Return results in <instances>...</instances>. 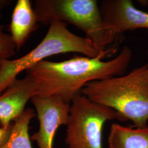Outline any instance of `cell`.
<instances>
[{"instance_id": "6da1fadb", "label": "cell", "mask_w": 148, "mask_h": 148, "mask_svg": "<svg viewBox=\"0 0 148 148\" xmlns=\"http://www.w3.org/2000/svg\"><path fill=\"white\" fill-rule=\"evenodd\" d=\"M132 58V49L125 46L110 60L82 56L59 62L45 60L27 70V75L36 85L37 95H57L71 103L90 82L123 75Z\"/></svg>"}, {"instance_id": "7a4b0ae2", "label": "cell", "mask_w": 148, "mask_h": 148, "mask_svg": "<svg viewBox=\"0 0 148 148\" xmlns=\"http://www.w3.org/2000/svg\"><path fill=\"white\" fill-rule=\"evenodd\" d=\"M81 93L115 110L121 121L130 120L136 128L148 126V64L127 75L90 82Z\"/></svg>"}, {"instance_id": "3957f363", "label": "cell", "mask_w": 148, "mask_h": 148, "mask_svg": "<svg viewBox=\"0 0 148 148\" xmlns=\"http://www.w3.org/2000/svg\"><path fill=\"white\" fill-rule=\"evenodd\" d=\"M114 50L103 51L87 37L74 34L62 21L49 25L45 36L37 46L19 58L0 60V95L16 79V76L47 57L66 53H77L90 58H105Z\"/></svg>"}, {"instance_id": "277c9868", "label": "cell", "mask_w": 148, "mask_h": 148, "mask_svg": "<svg viewBox=\"0 0 148 148\" xmlns=\"http://www.w3.org/2000/svg\"><path fill=\"white\" fill-rule=\"evenodd\" d=\"M33 8L38 23L49 25L54 21L69 23L84 32L103 51L117 36L104 21L96 0H35Z\"/></svg>"}, {"instance_id": "5b68a950", "label": "cell", "mask_w": 148, "mask_h": 148, "mask_svg": "<svg viewBox=\"0 0 148 148\" xmlns=\"http://www.w3.org/2000/svg\"><path fill=\"white\" fill-rule=\"evenodd\" d=\"M117 119L115 110L79 93L70 103L65 142L68 148H103V131Z\"/></svg>"}, {"instance_id": "8992f818", "label": "cell", "mask_w": 148, "mask_h": 148, "mask_svg": "<svg viewBox=\"0 0 148 148\" xmlns=\"http://www.w3.org/2000/svg\"><path fill=\"white\" fill-rule=\"evenodd\" d=\"M31 100L39 122L38 130L31 139L36 142L38 148H53L59 127L68 123L70 103L57 95H35Z\"/></svg>"}, {"instance_id": "52a82bcc", "label": "cell", "mask_w": 148, "mask_h": 148, "mask_svg": "<svg viewBox=\"0 0 148 148\" xmlns=\"http://www.w3.org/2000/svg\"><path fill=\"white\" fill-rule=\"evenodd\" d=\"M99 8L106 24L115 34L148 29V13L138 10L130 0H103Z\"/></svg>"}, {"instance_id": "ba28073f", "label": "cell", "mask_w": 148, "mask_h": 148, "mask_svg": "<svg viewBox=\"0 0 148 148\" xmlns=\"http://www.w3.org/2000/svg\"><path fill=\"white\" fill-rule=\"evenodd\" d=\"M37 95L36 85L29 75L14 81L0 95V126L8 127L25 111L28 101Z\"/></svg>"}, {"instance_id": "9c48e42d", "label": "cell", "mask_w": 148, "mask_h": 148, "mask_svg": "<svg viewBox=\"0 0 148 148\" xmlns=\"http://www.w3.org/2000/svg\"><path fill=\"white\" fill-rule=\"evenodd\" d=\"M37 16L30 0H18L14 7L10 24L11 36L16 49L26 42L38 27Z\"/></svg>"}, {"instance_id": "30bf717a", "label": "cell", "mask_w": 148, "mask_h": 148, "mask_svg": "<svg viewBox=\"0 0 148 148\" xmlns=\"http://www.w3.org/2000/svg\"><path fill=\"white\" fill-rule=\"evenodd\" d=\"M108 145L109 148H148V126L134 128L113 123Z\"/></svg>"}, {"instance_id": "8fae6325", "label": "cell", "mask_w": 148, "mask_h": 148, "mask_svg": "<svg viewBox=\"0 0 148 148\" xmlns=\"http://www.w3.org/2000/svg\"><path fill=\"white\" fill-rule=\"evenodd\" d=\"M35 116L34 109H26L13 122L11 135L2 148H32L29 130L31 121Z\"/></svg>"}, {"instance_id": "7c38bea8", "label": "cell", "mask_w": 148, "mask_h": 148, "mask_svg": "<svg viewBox=\"0 0 148 148\" xmlns=\"http://www.w3.org/2000/svg\"><path fill=\"white\" fill-rule=\"evenodd\" d=\"M16 49L11 35L4 32V26L0 24V60L13 57L16 54Z\"/></svg>"}, {"instance_id": "4fadbf2b", "label": "cell", "mask_w": 148, "mask_h": 148, "mask_svg": "<svg viewBox=\"0 0 148 148\" xmlns=\"http://www.w3.org/2000/svg\"><path fill=\"white\" fill-rule=\"evenodd\" d=\"M13 122L8 127H0V148H2L7 142L11 135Z\"/></svg>"}, {"instance_id": "5bb4252c", "label": "cell", "mask_w": 148, "mask_h": 148, "mask_svg": "<svg viewBox=\"0 0 148 148\" xmlns=\"http://www.w3.org/2000/svg\"><path fill=\"white\" fill-rule=\"evenodd\" d=\"M12 2V1L10 0H0V19L2 16V11H3L6 7L11 4Z\"/></svg>"}, {"instance_id": "9a60e30c", "label": "cell", "mask_w": 148, "mask_h": 148, "mask_svg": "<svg viewBox=\"0 0 148 148\" xmlns=\"http://www.w3.org/2000/svg\"><path fill=\"white\" fill-rule=\"evenodd\" d=\"M147 54H148V51H147Z\"/></svg>"}]
</instances>
